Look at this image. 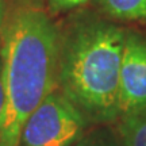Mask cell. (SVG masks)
Instances as JSON below:
<instances>
[{"label":"cell","mask_w":146,"mask_h":146,"mask_svg":"<svg viewBox=\"0 0 146 146\" xmlns=\"http://www.w3.org/2000/svg\"><path fill=\"white\" fill-rule=\"evenodd\" d=\"M60 35L38 5H18L7 15L0 46L4 94L0 146H16L26 120L58 88Z\"/></svg>","instance_id":"obj_1"},{"label":"cell","mask_w":146,"mask_h":146,"mask_svg":"<svg viewBox=\"0 0 146 146\" xmlns=\"http://www.w3.org/2000/svg\"><path fill=\"white\" fill-rule=\"evenodd\" d=\"M146 110V39L126 33L119 77V118Z\"/></svg>","instance_id":"obj_4"},{"label":"cell","mask_w":146,"mask_h":146,"mask_svg":"<svg viewBox=\"0 0 146 146\" xmlns=\"http://www.w3.org/2000/svg\"><path fill=\"white\" fill-rule=\"evenodd\" d=\"M123 146H146V110L120 118Z\"/></svg>","instance_id":"obj_6"},{"label":"cell","mask_w":146,"mask_h":146,"mask_svg":"<svg viewBox=\"0 0 146 146\" xmlns=\"http://www.w3.org/2000/svg\"><path fill=\"white\" fill-rule=\"evenodd\" d=\"M88 120L60 91L54 89L22 127L16 146H74Z\"/></svg>","instance_id":"obj_3"},{"label":"cell","mask_w":146,"mask_h":146,"mask_svg":"<svg viewBox=\"0 0 146 146\" xmlns=\"http://www.w3.org/2000/svg\"><path fill=\"white\" fill-rule=\"evenodd\" d=\"M7 22V10H5L4 0H0V46H1V38H3V31Z\"/></svg>","instance_id":"obj_9"},{"label":"cell","mask_w":146,"mask_h":146,"mask_svg":"<svg viewBox=\"0 0 146 146\" xmlns=\"http://www.w3.org/2000/svg\"><path fill=\"white\" fill-rule=\"evenodd\" d=\"M3 112H4V94H3V84H1V61H0V131H1Z\"/></svg>","instance_id":"obj_10"},{"label":"cell","mask_w":146,"mask_h":146,"mask_svg":"<svg viewBox=\"0 0 146 146\" xmlns=\"http://www.w3.org/2000/svg\"><path fill=\"white\" fill-rule=\"evenodd\" d=\"M104 14L119 21H145L146 0H96Z\"/></svg>","instance_id":"obj_5"},{"label":"cell","mask_w":146,"mask_h":146,"mask_svg":"<svg viewBox=\"0 0 146 146\" xmlns=\"http://www.w3.org/2000/svg\"><path fill=\"white\" fill-rule=\"evenodd\" d=\"M74 146H115V145L104 133L94 131V133L85 134Z\"/></svg>","instance_id":"obj_7"},{"label":"cell","mask_w":146,"mask_h":146,"mask_svg":"<svg viewBox=\"0 0 146 146\" xmlns=\"http://www.w3.org/2000/svg\"><path fill=\"white\" fill-rule=\"evenodd\" d=\"M87 1H88V0H49V4H50L52 11L61 12V11L76 8V7L84 4V3H87Z\"/></svg>","instance_id":"obj_8"},{"label":"cell","mask_w":146,"mask_h":146,"mask_svg":"<svg viewBox=\"0 0 146 146\" xmlns=\"http://www.w3.org/2000/svg\"><path fill=\"white\" fill-rule=\"evenodd\" d=\"M125 38L123 29L96 19H83L60 35L58 89L88 122L119 118Z\"/></svg>","instance_id":"obj_2"}]
</instances>
